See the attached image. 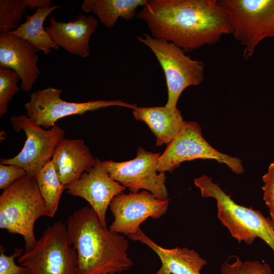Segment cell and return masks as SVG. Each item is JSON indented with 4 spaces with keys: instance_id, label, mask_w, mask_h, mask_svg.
<instances>
[{
    "instance_id": "30bf717a",
    "label": "cell",
    "mask_w": 274,
    "mask_h": 274,
    "mask_svg": "<svg viewBox=\"0 0 274 274\" xmlns=\"http://www.w3.org/2000/svg\"><path fill=\"white\" fill-rule=\"evenodd\" d=\"M160 155L139 147L133 159L123 162L107 160L102 161V164L111 178L130 192L142 189L149 191L158 199L165 200L168 199L166 176L165 173L157 170Z\"/></svg>"
},
{
    "instance_id": "ba28073f",
    "label": "cell",
    "mask_w": 274,
    "mask_h": 274,
    "mask_svg": "<svg viewBox=\"0 0 274 274\" xmlns=\"http://www.w3.org/2000/svg\"><path fill=\"white\" fill-rule=\"evenodd\" d=\"M196 159H213L224 163L237 175L244 172L240 159L222 153L212 147L203 138L199 124L192 121H185L180 132L167 145L158 159L157 170L172 173L181 163Z\"/></svg>"
},
{
    "instance_id": "277c9868",
    "label": "cell",
    "mask_w": 274,
    "mask_h": 274,
    "mask_svg": "<svg viewBox=\"0 0 274 274\" xmlns=\"http://www.w3.org/2000/svg\"><path fill=\"white\" fill-rule=\"evenodd\" d=\"M195 185L202 197H212L217 202V216L231 235L240 243L252 244L255 238L263 240L274 253V221L258 210L236 203L212 178L206 175L195 178Z\"/></svg>"
},
{
    "instance_id": "8fae6325",
    "label": "cell",
    "mask_w": 274,
    "mask_h": 274,
    "mask_svg": "<svg viewBox=\"0 0 274 274\" xmlns=\"http://www.w3.org/2000/svg\"><path fill=\"white\" fill-rule=\"evenodd\" d=\"M62 90L49 87L33 92L24 104L26 116L38 125L50 129L59 119L72 115H83L86 112L109 107L132 109L137 106L121 100H90L83 102H68L62 99Z\"/></svg>"
},
{
    "instance_id": "52a82bcc",
    "label": "cell",
    "mask_w": 274,
    "mask_h": 274,
    "mask_svg": "<svg viewBox=\"0 0 274 274\" xmlns=\"http://www.w3.org/2000/svg\"><path fill=\"white\" fill-rule=\"evenodd\" d=\"M29 274H78V256L68 242L66 224L53 222L45 230L35 247L18 260Z\"/></svg>"
},
{
    "instance_id": "484cf974",
    "label": "cell",
    "mask_w": 274,
    "mask_h": 274,
    "mask_svg": "<svg viewBox=\"0 0 274 274\" xmlns=\"http://www.w3.org/2000/svg\"><path fill=\"white\" fill-rule=\"evenodd\" d=\"M26 175L25 170L19 166L0 164V189L4 190Z\"/></svg>"
},
{
    "instance_id": "83f0119b",
    "label": "cell",
    "mask_w": 274,
    "mask_h": 274,
    "mask_svg": "<svg viewBox=\"0 0 274 274\" xmlns=\"http://www.w3.org/2000/svg\"><path fill=\"white\" fill-rule=\"evenodd\" d=\"M265 202L269 210L271 219L274 221V196Z\"/></svg>"
},
{
    "instance_id": "5bb4252c",
    "label": "cell",
    "mask_w": 274,
    "mask_h": 274,
    "mask_svg": "<svg viewBox=\"0 0 274 274\" xmlns=\"http://www.w3.org/2000/svg\"><path fill=\"white\" fill-rule=\"evenodd\" d=\"M37 51L31 44L20 37L0 33V67L12 70L19 76L23 91L32 89L40 74Z\"/></svg>"
},
{
    "instance_id": "7c38bea8",
    "label": "cell",
    "mask_w": 274,
    "mask_h": 274,
    "mask_svg": "<svg viewBox=\"0 0 274 274\" xmlns=\"http://www.w3.org/2000/svg\"><path fill=\"white\" fill-rule=\"evenodd\" d=\"M168 204L169 199H158L147 190L122 192L115 196L110 204L114 220L109 228L123 235L135 234L148 218L158 219L164 215Z\"/></svg>"
},
{
    "instance_id": "3957f363",
    "label": "cell",
    "mask_w": 274,
    "mask_h": 274,
    "mask_svg": "<svg viewBox=\"0 0 274 274\" xmlns=\"http://www.w3.org/2000/svg\"><path fill=\"white\" fill-rule=\"evenodd\" d=\"M50 217L35 177L26 175L3 190L0 196V228L21 235L27 252L36 245V221Z\"/></svg>"
},
{
    "instance_id": "7402d4cb",
    "label": "cell",
    "mask_w": 274,
    "mask_h": 274,
    "mask_svg": "<svg viewBox=\"0 0 274 274\" xmlns=\"http://www.w3.org/2000/svg\"><path fill=\"white\" fill-rule=\"evenodd\" d=\"M29 7V0H1V32L8 33L15 29Z\"/></svg>"
},
{
    "instance_id": "603a6c76",
    "label": "cell",
    "mask_w": 274,
    "mask_h": 274,
    "mask_svg": "<svg viewBox=\"0 0 274 274\" xmlns=\"http://www.w3.org/2000/svg\"><path fill=\"white\" fill-rule=\"evenodd\" d=\"M221 265V274H272L270 266L258 260L243 261L237 256L229 257Z\"/></svg>"
},
{
    "instance_id": "ac0fdd59",
    "label": "cell",
    "mask_w": 274,
    "mask_h": 274,
    "mask_svg": "<svg viewBox=\"0 0 274 274\" xmlns=\"http://www.w3.org/2000/svg\"><path fill=\"white\" fill-rule=\"evenodd\" d=\"M132 114L136 120L144 122L154 134L156 146L168 144L182 129L185 121L176 108L165 107H136Z\"/></svg>"
},
{
    "instance_id": "44dd1931",
    "label": "cell",
    "mask_w": 274,
    "mask_h": 274,
    "mask_svg": "<svg viewBox=\"0 0 274 274\" xmlns=\"http://www.w3.org/2000/svg\"><path fill=\"white\" fill-rule=\"evenodd\" d=\"M35 178L49 216L53 217L65 186L59 180L51 160L42 168Z\"/></svg>"
},
{
    "instance_id": "4316f807",
    "label": "cell",
    "mask_w": 274,
    "mask_h": 274,
    "mask_svg": "<svg viewBox=\"0 0 274 274\" xmlns=\"http://www.w3.org/2000/svg\"><path fill=\"white\" fill-rule=\"evenodd\" d=\"M262 179L264 183L262 187L263 199L266 201L274 196V162L269 165L268 171L263 175Z\"/></svg>"
},
{
    "instance_id": "9c48e42d",
    "label": "cell",
    "mask_w": 274,
    "mask_h": 274,
    "mask_svg": "<svg viewBox=\"0 0 274 274\" xmlns=\"http://www.w3.org/2000/svg\"><path fill=\"white\" fill-rule=\"evenodd\" d=\"M10 122L15 131L23 130L26 140L21 151L15 157L2 158L1 164H13L25 170L26 175L36 177L52 157L64 131L55 125L45 129L25 115L13 116Z\"/></svg>"
},
{
    "instance_id": "e0dca14e",
    "label": "cell",
    "mask_w": 274,
    "mask_h": 274,
    "mask_svg": "<svg viewBox=\"0 0 274 274\" xmlns=\"http://www.w3.org/2000/svg\"><path fill=\"white\" fill-rule=\"evenodd\" d=\"M127 236L146 245L158 255L161 266L155 274H201L200 270L207 263L193 249L179 247L166 249L159 246L141 229Z\"/></svg>"
},
{
    "instance_id": "9a60e30c",
    "label": "cell",
    "mask_w": 274,
    "mask_h": 274,
    "mask_svg": "<svg viewBox=\"0 0 274 274\" xmlns=\"http://www.w3.org/2000/svg\"><path fill=\"white\" fill-rule=\"evenodd\" d=\"M50 22L45 29L59 47L81 58L89 55V42L98 24L96 18L80 14L73 21L57 22L52 16Z\"/></svg>"
},
{
    "instance_id": "cb8c5ba5",
    "label": "cell",
    "mask_w": 274,
    "mask_h": 274,
    "mask_svg": "<svg viewBox=\"0 0 274 274\" xmlns=\"http://www.w3.org/2000/svg\"><path fill=\"white\" fill-rule=\"evenodd\" d=\"M19 76L13 70L0 67V116L7 111L9 102L20 89L17 84Z\"/></svg>"
},
{
    "instance_id": "2e32d148",
    "label": "cell",
    "mask_w": 274,
    "mask_h": 274,
    "mask_svg": "<svg viewBox=\"0 0 274 274\" xmlns=\"http://www.w3.org/2000/svg\"><path fill=\"white\" fill-rule=\"evenodd\" d=\"M95 159L83 140L64 138L55 148L51 160L59 180L66 185L93 166Z\"/></svg>"
},
{
    "instance_id": "d4e9b609",
    "label": "cell",
    "mask_w": 274,
    "mask_h": 274,
    "mask_svg": "<svg viewBox=\"0 0 274 274\" xmlns=\"http://www.w3.org/2000/svg\"><path fill=\"white\" fill-rule=\"evenodd\" d=\"M0 252V274H29L28 267L17 265L15 263V258L21 255L22 249L15 248L14 253L8 256L4 253V248L1 245Z\"/></svg>"
},
{
    "instance_id": "ffe728a7",
    "label": "cell",
    "mask_w": 274,
    "mask_h": 274,
    "mask_svg": "<svg viewBox=\"0 0 274 274\" xmlns=\"http://www.w3.org/2000/svg\"><path fill=\"white\" fill-rule=\"evenodd\" d=\"M147 0H84L81 9L84 12L94 13L102 24L107 28L115 26L119 18L132 19L139 7Z\"/></svg>"
},
{
    "instance_id": "d6986e66",
    "label": "cell",
    "mask_w": 274,
    "mask_h": 274,
    "mask_svg": "<svg viewBox=\"0 0 274 274\" xmlns=\"http://www.w3.org/2000/svg\"><path fill=\"white\" fill-rule=\"evenodd\" d=\"M59 8V6L55 5L38 8L32 15L25 16L26 21L8 33L28 42L45 55L48 54L51 49L58 50L59 47L44 28L43 24L47 16Z\"/></svg>"
},
{
    "instance_id": "6da1fadb",
    "label": "cell",
    "mask_w": 274,
    "mask_h": 274,
    "mask_svg": "<svg viewBox=\"0 0 274 274\" xmlns=\"http://www.w3.org/2000/svg\"><path fill=\"white\" fill-rule=\"evenodd\" d=\"M151 36L171 42L185 52L218 42L232 29L216 0H147L138 13Z\"/></svg>"
},
{
    "instance_id": "8992f818",
    "label": "cell",
    "mask_w": 274,
    "mask_h": 274,
    "mask_svg": "<svg viewBox=\"0 0 274 274\" xmlns=\"http://www.w3.org/2000/svg\"><path fill=\"white\" fill-rule=\"evenodd\" d=\"M137 40L152 51L163 70L167 89V100L165 106L177 108L179 98L184 90L202 82L203 62L192 59L174 44L146 33L138 36Z\"/></svg>"
},
{
    "instance_id": "5b68a950",
    "label": "cell",
    "mask_w": 274,
    "mask_h": 274,
    "mask_svg": "<svg viewBox=\"0 0 274 274\" xmlns=\"http://www.w3.org/2000/svg\"><path fill=\"white\" fill-rule=\"evenodd\" d=\"M234 38L244 47L246 59L253 56L258 45L274 37V0H220Z\"/></svg>"
},
{
    "instance_id": "4fadbf2b",
    "label": "cell",
    "mask_w": 274,
    "mask_h": 274,
    "mask_svg": "<svg viewBox=\"0 0 274 274\" xmlns=\"http://www.w3.org/2000/svg\"><path fill=\"white\" fill-rule=\"evenodd\" d=\"M65 186L67 193L85 199L105 226L106 212L112 200L126 189L111 178L98 158L93 166Z\"/></svg>"
},
{
    "instance_id": "7a4b0ae2",
    "label": "cell",
    "mask_w": 274,
    "mask_h": 274,
    "mask_svg": "<svg viewBox=\"0 0 274 274\" xmlns=\"http://www.w3.org/2000/svg\"><path fill=\"white\" fill-rule=\"evenodd\" d=\"M68 241L78 256V274H116L133 264L124 235L102 225L89 206L74 212L66 224Z\"/></svg>"
}]
</instances>
